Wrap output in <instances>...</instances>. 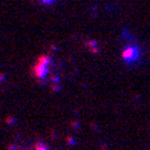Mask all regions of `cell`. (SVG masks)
<instances>
[{
    "label": "cell",
    "instance_id": "obj_1",
    "mask_svg": "<svg viewBox=\"0 0 150 150\" xmlns=\"http://www.w3.org/2000/svg\"><path fill=\"white\" fill-rule=\"evenodd\" d=\"M32 74L40 83L47 84L51 87H57L60 83V66L49 54L42 55L32 67Z\"/></svg>",
    "mask_w": 150,
    "mask_h": 150
},
{
    "label": "cell",
    "instance_id": "obj_2",
    "mask_svg": "<svg viewBox=\"0 0 150 150\" xmlns=\"http://www.w3.org/2000/svg\"><path fill=\"white\" fill-rule=\"evenodd\" d=\"M16 150H49L47 146L42 141H35V142H31V144H26V146H20Z\"/></svg>",
    "mask_w": 150,
    "mask_h": 150
},
{
    "label": "cell",
    "instance_id": "obj_3",
    "mask_svg": "<svg viewBox=\"0 0 150 150\" xmlns=\"http://www.w3.org/2000/svg\"><path fill=\"white\" fill-rule=\"evenodd\" d=\"M43 2H45V3H51V2H52V0H43Z\"/></svg>",
    "mask_w": 150,
    "mask_h": 150
},
{
    "label": "cell",
    "instance_id": "obj_4",
    "mask_svg": "<svg viewBox=\"0 0 150 150\" xmlns=\"http://www.w3.org/2000/svg\"><path fill=\"white\" fill-rule=\"evenodd\" d=\"M149 150H150V149H149Z\"/></svg>",
    "mask_w": 150,
    "mask_h": 150
}]
</instances>
